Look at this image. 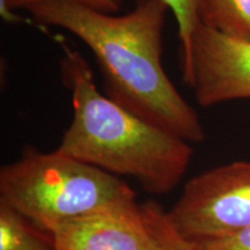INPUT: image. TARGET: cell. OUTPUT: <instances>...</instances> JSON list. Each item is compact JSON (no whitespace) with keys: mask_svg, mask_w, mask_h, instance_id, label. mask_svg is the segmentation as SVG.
Segmentation results:
<instances>
[{"mask_svg":"<svg viewBox=\"0 0 250 250\" xmlns=\"http://www.w3.org/2000/svg\"><path fill=\"white\" fill-rule=\"evenodd\" d=\"M168 9L160 0H137L136 7L124 15L64 1L27 11L42 26L62 28L88 46L109 99L188 143H201L206 137L201 118L162 65Z\"/></svg>","mask_w":250,"mask_h":250,"instance_id":"1","label":"cell"},{"mask_svg":"<svg viewBox=\"0 0 250 250\" xmlns=\"http://www.w3.org/2000/svg\"><path fill=\"white\" fill-rule=\"evenodd\" d=\"M62 83L73 118L56 151L112 175L136 179L146 192L167 195L179 186L193 155L190 143L121 107L96 88L88 62L58 39Z\"/></svg>","mask_w":250,"mask_h":250,"instance_id":"2","label":"cell"},{"mask_svg":"<svg viewBox=\"0 0 250 250\" xmlns=\"http://www.w3.org/2000/svg\"><path fill=\"white\" fill-rule=\"evenodd\" d=\"M136 198L116 175L56 149L44 153L27 145L18 160L0 168V202L51 235L64 221Z\"/></svg>","mask_w":250,"mask_h":250,"instance_id":"3","label":"cell"},{"mask_svg":"<svg viewBox=\"0 0 250 250\" xmlns=\"http://www.w3.org/2000/svg\"><path fill=\"white\" fill-rule=\"evenodd\" d=\"M167 215L189 242L250 227V161L230 162L196 175Z\"/></svg>","mask_w":250,"mask_h":250,"instance_id":"4","label":"cell"},{"mask_svg":"<svg viewBox=\"0 0 250 250\" xmlns=\"http://www.w3.org/2000/svg\"><path fill=\"white\" fill-rule=\"evenodd\" d=\"M192 65V89L202 107L250 99V43L201 22L193 35Z\"/></svg>","mask_w":250,"mask_h":250,"instance_id":"5","label":"cell"},{"mask_svg":"<svg viewBox=\"0 0 250 250\" xmlns=\"http://www.w3.org/2000/svg\"><path fill=\"white\" fill-rule=\"evenodd\" d=\"M52 236L57 250H158L137 202L72 218Z\"/></svg>","mask_w":250,"mask_h":250,"instance_id":"6","label":"cell"},{"mask_svg":"<svg viewBox=\"0 0 250 250\" xmlns=\"http://www.w3.org/2000/svg\"><path fill=\"white\" fill-rule=\"evenodd\" d=\"M199 19L224 35L250 43V0H201Z\"/></svg>","mask_w":250,"mask_h":250,"instance_id":"7","label":"cell"},{"mask_svg":"<svg viewBox=\"0 0 250 250\" xmlns=\"http://www.w3.org/2000/svg\"><path fill=\"white\" fill-rule=\"evenodd\" d=\"M0 250H57V247L51 234L0 202Z\"/></svg>","mask_w":250,"mask_h":250,"instance_id":"8","label":"cell"},{"mask_svg":"<svg viewBox=\"0 0 250 250\" xmlns=\"http://www.w3.org/2000/svg\"><path fill=\"white\" fill-rule=\"evenodd\" d=\"M173 12L179 28V59L180 68L184 83L192 88L193 65L192 42L195 31L201 23L199 1L201 0H160Z\"/></svg>","mask_w":250,"mask_h":250,"instance_id":"9","label":"cell"},{"mask_svg":"<svg viewBox=\"0 0 250 250\" xmlns=\"http://www.w3.org/2000/svg\"><path fill=\"white\" fill-rule=\"evenodd\" d=\"M142 210L158 250H195L191 242L176 232L168 219L167 211L158 202L143 203Z\"/></svg>","mask_w":250,"mask_h":250,"instance_id":"10","label":"cell"},{"mask_svg":"<svg viewBox=\"0 0 250 250\" xmlns=\"http://www.w3.org/2000/svg\"><path fill=\"white\" fill-rule=\"evenodd\" d=\"M54 1L73 2V4L83 5L85 6V7L102 12V13L116 14L121 9L122 1H123V0H0L1 4L6 5L8 8H11L12 11L21 8L28 9L35 5Z\"/></svg>","mask_w":250,"mask_h":250,"instance_id":"11","label":"cell"},{"mask_svg":"<svg viewBox=\"0 0 250 250\" xmlns=\"http://www.w3.org/2000/svg\"><path fill=\"white\" fill-rule=\"evenodd\" d=\"M191 243L195 250H250V227L225 236Z\"/></svg>","mask_w":250,"mask_h":250,"instance_id":"12","label":"cell"}]
</instances>
